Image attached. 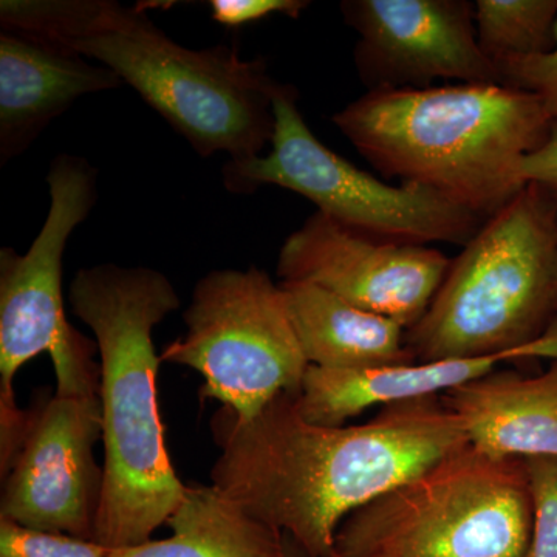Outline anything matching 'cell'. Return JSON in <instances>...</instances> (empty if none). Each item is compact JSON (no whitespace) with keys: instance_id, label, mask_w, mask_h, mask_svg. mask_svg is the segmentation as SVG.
<instances>
[{"instance_id":"5","label":"cell","mask_w":557,"mask_h":557,"mask_svg":"<svg viewBox=\"0 0 557 557\" xmlns=\"http://www.w3.org/2000/svg\"><path fill=\"white\" fill-rule=\"evenodd\" d=\"M557 318V196L527 183L450 260L406 333L417 362L485 357L541 339Z\"/></svg>"},{"instance_id":"20","label":"cell","mask_w":557,"mask_h":557,"mask_svg":"<svg viewBox=\"0 0 557 557\" xmlns=\"http://www.w3.org/2000/svg\"><path fill=\"white\" fill-rule=\"evenodd\" d=\"M113 549L89 539L0 519V557H112Z\"/></svg>"},{"instance_id":"24","label":"cell","mask_w":557,"mask_h":557,"mask_svg":"<svg viewBox=\"0 0 557 557\" xmlns=\"http://www.w3.org/2000/svg\"><path fill=\"white\" fill-rule=\"evenodd\" d=\"M284 534V557H317L311 555V553L307 552L299 542H296L295 539L289 536V534Z\"/></svg>"},{"instance_id":"12","label":"cell","mask_w":557,"mask_h":557,"mask_svg":"<svg viewBox=\"0 0 557 557\" xmlns=\"http://www.w3.org/2000/svg\"><path fill=\"white\" fill-rule=\"evenodd\" d=\"M341 13L358 33L354 61L369 90L426 89L435 79L502 86L479 44L474 3L346 0Z\"/></svg>"},{"instance_id":"19","label":"cell","mask_w":557,"mask_h":557,"mask_svg":"<svg viewBox=\"0 0 557 557\" xmlns=\"http://www.w3.org/2000/svg\"><path fill=\"white\" fill-rule=\"evenodd\" d=\"M533 527L525 557H557V457L525 458Z\"/></svg>"},{"instance_id":"7","label":"cell","mask_w":557,"mask_h":557,"mask_svg":"<svg viewBox=\"0 0 557 557\" xmlns=\"http://www.w3.org/2000/svg\"><path fill=\"white\" fill-rule=\"evenodd\" d=\"M273 108L276 129L270 152L223 166V185L231 194L278 186L306 197L341 225L405 244L465 247L485 225L487 219L432 190L391 185L325 148L299 112L298 91L289 84L277 91Z\"/></svg>"},{"instance_id":"11","label":"cell","mask_w":557,"mask_h":557,"mask_svg":"<svg viewBox=\"0 0 557 557\" xmlns=\"http://www.w3.org/2000/svg\"><path fill=\"white\" fill-rule=\"evenodd\" d=\"M428 245L380 239L314 212L277 256L281 282H307L405 329L426 314L450 267Z\"/></svg>"},{"instance_id":"10","label":"cell","mask_w":557,"mask_h":557,"mask_svg":"<svg viewBox=\"0 0 557 557\" xmlns=\"http://www.w3.org/2000/svg\"><path fill=\"white\" fill-rule=\"evenodd\" d=\"M100 395L46 397L27 412L24 437L2 472L0 519L95 541L104 469Z\"/></svg>"},{"instance_id":"6","label":"cell","mask_w":557,"mask_h":557,"mask_svg":"<svg viewBox=\"0 0 557 557\" xmlns=\"http://www.w3.org/2000/svg\"><path fill=\"white\" fill-rule=\"evenodd\" d=\"M533 527L523 458L469 445L351 512L339 557H525Z\"/></svg>"},{"instance_id":"23","label":"cell","mask_w":557,"mask_h":557,"mask_svg":"<svg viewBox=\"0 0 557 557\" xmlns=\"http://www.w3.org/2000/svg\"><path fill=\"white\" fill-rule=\"evenodd\" d=\"M523 183H536L557 196V124L553 123L544 145L523 160L520 168Z\"/></svg>"},{"instance_id":"8","label":"cell","mask_w":557,"mask_h":557,"mask_svg":"<svg viewBox=\"0 0 557 557\" xmlns=\"http://www.w3.org/2000/svg\"><path fill=\"white\" fill-rule=\"evenodd\" d=\"M186 332L160 361L199 372L201 398L218 399L242 420L281 395H299L310 364L281 285L256 265L214 270L194 287Z\"/></svg>"},{"instance_id":"3","label":"cell","mask_w":557,"mask_h":557,"mask_svg":"<svg viewBox=\"0 0 557 557\" xmlns=\"http://www.w3.org/2000/svg\"><path fill=\"white\" fill-rule=\"evenodd\" d=\"M332 120L384 177L485 219L525 188L523 160L553 127L537 97L498 84L369 90Z\"/></svg>"},{"instance_id":"14","label":"cell","mask_w":557,"mask_h":557,"mask_svg":"<svg viewBox=\"0 0 557 557\" xmlns=\"http://www.w3.org/2000/svg\"><path fill=\"white\" fill-rule=\"evenodd\" d=\"M557 359V318L541 339L530 346L485 357L450 358L380 369L343 370L310 366L304 376L296 408L309 423L344 426L373 406L440 397L520 359Z\"/></svg>"},{"instance_id":"17","label":"cell","mask_w":557,"mask_h":557,"mask_svg":"<svg viewBox=\"0 0 557 557\" xmlns=\"http://www.w3.org/2000/svg\"><path fill=\"white\" fill-rule=\"evenodd\" d=\"M168 525L170 537L115 548L112 557H284V534L212 485L188 486Z\"/></svg>"},{"instance_id":"2","label":"cell","mask_w":557,"mask_h":557,"mask_svg":"<svg viewBox=\"0 0 557 557\" xmlns=\"http://www.w3.org/2000/svg\"><path fill=\"white\" fill-rule=\"evenodd\" d=\"M75 317L100 354L104 487L95 541L110 548L150 541L188 486L172 467L161 423L153 329L182 306L170 278L115 263L78 270L69 289Z\"/></svg>"},{"instance_id":"18","label":"cell","mask_w":557,"mask_h":557,"mask_svg":"<svg viewBox=\"0 0 557 557\" xmlns=\"http://www.w3.org/2000/svg\"><path fill=\"white\" fill-rule=\"evenodd\" d=\"M474 20L480 47L496 65L555 47L557 0H478Z\"/></svg>"},{"instance_id":"25","label":"cell","mask_w":557,"mask_h":557,"mask_svg":"<svg viewBox=\"0 0 557 557\" xmlns=\"http://www.w3.org/2000/svg\"><path fill=\"white\" fill-rule=\"evenodd\" d=\"M330 557H339V556L335 555V553H332V555H330Z\"/></svg>"},{"instance_id":"21","label":"cell","mask_w":557,"mask_h":557,"mask_svg":"<svg viewBox=\"0 0 557 557\" xmlns=\"http://www.w3.org/2000/svg\"><path fill=\"white\" fill-rule=\"evenodd\" d=\"M497 67L500 70L502 86L537 97L549 119L557 124V24L555 47L547 53L504 61Z\"/></svg>"},{"instance_id":"1","label":"cell","mask_w":557,"mask_h":557,"mask_svg":"<svg viewBox=\"0 0 557 557\" xmlns=\"http://www.w3.org/2000/svg\"><path fill=\"white\" fill-rule=\"evenodd\" d=\"M296 397L281 395L248 420L220 408L211 420L220 449L211 480L317 557L332 555L351 512L469 445L440 397L392 403L368 423L336 428L304 420Z\"/></svg>"},{"instance_id":"13","label":"cell","mask_w":557,"mask_h":557,"mask_svg":"<svg viewBox=\"0 0 557 557\" xmlns=\"http://www.w3.org/2000/svg\"><path fill=\"white\" fill-rule=\"evenodd\" d=\"M123 81L64 44L0 28V166L32 148L79 98Z\"/></svg>"},{"instance_id":"9","label":"cell","mask_w":557,"mask_h":557,"mask_svg":"<svg viewBox=\"0 0 557 557\" xmlns=\"http://www.w3.org/2000/svg\"><path fill=\"white\" fill-rule=\"evenodd\" d=\"M50 209L25 255L0 249V399L13 401V381L22 366L50 355L58 395H100L97 343L65 317L62 258L70 236L89 218L98 200V171L89 160L61 153L46 177Z\"/></svg>"},{"instance_id":"22","label":"cell","mask_w":557,"mask_h":557,"mask_svg":"<svg viewBox=\"0 0 557 557\" xmlns=\"http://www.w3.org/2000/svg\"><path fill=\"white\" fill-rule=\"evenodd\" d=\"M309 5L310 2L306 0H211L209 2L212 20L231 28L244 27L274 14H284L298 20Z\"/></svg>"},{"instance_id":"15","label":"cell","mask_w":557,"mask_h":557,"mask_svg":"<svg viewBox=\"0 0 557 557\" xmlns=\"http://www.w3.org/2000/svg\"><path fill=\"white\" fill-rule=\"evenodd\" d=\"M440 399L490 456L557 457V359L537 376L494 370Z\"/></svg>"},{"instance_id":"4","label":"cell","mask_w":557,"mask_h":557,"mask_svg":"<svg viewBox=\"0 0 557 557\" xmlns=\"http://www.w3.org/2000/svg\"><path fill=\"white\" fill-rule=\"evenodd\" d=\"M145 3L101 0L79 39L70 44L137 91L200 157L228 153L231 163L263 156L276 129L274 97L284 84L265 58L244 60L237 47L190 50L157 27Z\"/></svg>"},{"instance_id":"16","label":"cell","mask_w":557,"mask_h":557,"mask_svg":"<svg viewBox=\"0 0 557 557\" xmlns=\"http://www.w3.org/2000/svg\"><path fill=\"white\" fill-rule=\"evenodd\" d=\"M310 366L364 370L416 364L408 329L307 282H278Z\"/></svg>"}]
</instances>
